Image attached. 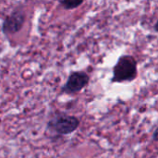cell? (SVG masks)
<instances>
[{
  "label": "cell",
  "mask_w": 158,
  "mask_h": 158,
  "mask_svg": "<svg viewBox=\"0 0 158 158\" xmlns=\"http://www.w3.org/2000/svg\"><path fill=\"white\" fill-rule=\"evenodd\" d=\"M137 61L132 56H121L113 68L112 82L132 81L137 78Z\"/></svg>",
  "instance_id": "obj_1"
},
{
  "label": "cell",
  "mask_w": 158,
  "mask_h": 158,
  "mask_svg": "<svg viewBox=\"0 0 158 158\" xmlns=\"http://www.w3.org/2000/svg\"><path fill=\"white\" fill-rule=\"evenodd\" d=\"M80 123L81 121L77 117L58 113L48 121L47 126L58 135H69L79 128Z\"/></svg>",
  "instance_id": "obj_2"
},
{
  "label": "cell",
  "mask_w": 158,
  "mask_h": 158,
  "mask_svg": "<svg viewBox=\"0 0 158 158\" xmlns=\"http://www.w3.org/2000/svg\"><path fill=\"white\" fill-rule=\"evenodd\" d=\"M25 12L21 7H17L6 17L2 25V31L6 35H11L19 32L25 22Z\"/></svg>",
  "instance_id": "obj_3"
},
{
  "label": "cell",
  "mask_w": 158,
  "mask_h": 158,
  "mask_svg": "<svg viewBox=\"0 0 158 158\" xmlns=\"http://www.w3.org/2000/svg\"><path fill=\"white\" fill-rule=\"evenodd\" d=\"M90 81L89 75L84 71H74L69 78L62 88V93L67 94H74L81 92L88 85Z\"/></svg>",
  "instance_id": "obj_4"
},
{
  "label": "cell",
  "mask_w": 158,
  "mask_h": 158,
  "mask_svg": "<svg viewBox=\"0 0 158 158\" xmlns=\"http://www.w3.org/2000/svg\"><path fill=\"white\" fill-rule=\"evenodd\" d=\"M59 4L67 10H70V9H74L79 7L81 5L83 4L82 0L80 1H59Z\"/></svg>",
  "instance_id": "obj_5"
},
{
  "label": "cell",
  "mask_w": 158,
  "mask_h": 158,
  "mask_svg": "<svg viewBox=\"0 0 158 158\" xmlns=\"http://www.w3.org/2000/svg\"><path fill=\"white\" fill-rule=\"evenodd\" d=\"M153 140L156 142H158V128L156 129V131L153 133Z\"/></svg>",
  "instance_id": "obj_6"
},
{
  "label": "cell",
  "mask_w": 158,
  "mask_h": 158,
  "mask_svg": "<svg viewBox=\"0 0 158 158\" xmlns=\"http://www.w3.org/2000/svg\"><path fill=\"white\" fill-rule=\"evenodd\" d=\"M155 31L158 32V19H157V21L156 22V24H155Z\"/></svg>",
  "instance_id": "obj_7"
}]
</instances>
